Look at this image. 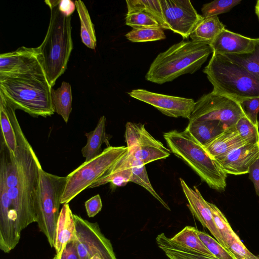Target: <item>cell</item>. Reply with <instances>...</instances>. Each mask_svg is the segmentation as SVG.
Here are the masks:
<instances>
[{
  "label": "cell",
  "mask_w": 259,
  "mask_h": 259,
  "mask_svg": "<svg viewBox=\"0 0 259 259\" xmlns=\"http://www.w3.org/2000/svg\"><path fill=\"white\" fill-rule=\"evenodd\" d=\"M74 2L80 22V34L82 42L88 48L95 49L97 45V38L89 11L82 1L78 0Z\"/></svg>",
  "instance_id": "obj_28"
},
{
  "label": "cell",
  "mask_w": 259,
  "mask_h": 259,
  "mask_svg": "<svg viewBox=\"0 0 259 259\" xmlns=\"http://www.w3.org/2000/svg\"><path fill=\"white\" fill-rule=\"evenodd\" d=\"M124 137L127 151L117 162L120 170L145 165L155 160L165 159L170 155V150L155 139L140 123L127 122Z\"/></svg>",
  "instance_id": "obj_8"
},
{
  "label": "cell",
  "mask_w": 259,
  "mask_h": 259,
  "mask_svg": "<svg viewBox=\"0 0 259 259\" xmlns=\"http://www.w3.org/2000/svg\"><path fill=\"white\" fill-rule=\"evenodd\" d=\"M255 38L223 29L210 44L212 53L225 55L240 54L253 51Z\"/></svg>",
  "instance_id": "obj_17"
},
{
  "label": "cell",
  "mask_w": 259,
  "mask_h": 259,
  "mask_svg": "<svg viewBox=\"0 0 259 259\" xmlns=\"http://www.w3.org/2000/svg\"><path fill=\"white\" fill-rule=\"evenodd\" d=\"M52 89L44 67L0 78V91L16 109L35 117H46L54 114Z\"/></svg>",
  "instance_id": "obj_2"
},
{
  "label": "cell",
  "mask_w": 259,
  "mask_h": 259,
  "mask_svg": "<svg viewBox=\"0 0 259 259\" xmlns=\"http://www.w3.org/2000/svg\"><path fill=\"white\" fill-rule=\"evenodd\" d=\"M213 86L212 91L240 103L259 98V78L223 55L212 53L203 70Z\"/></svg>",
  "instance_id": "obj_6"
},
{
  "label": "cell",
  "mask_w": 259,
  "mask_h": 259,
  "mask_svg": "<svg viewBox=\"0 0 259 259\" xmlns=\"http://www.w3.org/2000/svg\"><path fill=\"white\" fill-rule=\"evenodd\" d=\"M163 138L170 152L190 166L210 188L225 190L227 175L188 131H170L164 133Z\"/></svg>",
  "instance_id": "obj_5"
},
{
  "label": "cell",
  "mask_w": 259,
  "mask_h": 259,
  "mask_svg": "<svg viewBox=\"0 0 259 259\" xmlns=\"http://www.w3.org/2000/svg\"><path fill=\"white\" fill-rule=\"evenodd\" d=\"M247 144L238 134L235 124L227 127L206 145L205 150L214 159Z\"/></svg>",
  "instance_id": "obj_19"
},
{
  "label": "cell",
  "mask_w": 259,
  "mask_h": 259,
  "mask_svg": "<svg viewBox=\"0 0 259 259\" xmlns=\"http://www.w3.org/2000/svg\"><path fill=\"white\" fill-rule=\"evenodd\" d=\"M106 179L116 177L118 179L123 186L128 182H132L144 187L166 209L170 210L168 204L161 198L154 189L150 183L145 165L134 166L113 175L103 176Z\"/></svg>",
  "instance_id": "obj_21"
},
{
  "label": "cell",
  "mask_w": 259,
  "mask_h": 259,
  "mask_svg": "<svg viewBox=\"0 0 259 259\" xmlns=\"http://www.w3.org/2000/svg\"><path fill=\"white\" fill-rule=\"evenodd\" d=\"M16 110L0 91L1 141L14 154L18 147L17 134L21 130L15 113Z\"/></svg>",
  "instance_id": "obj_18"
},
{
  "label": "cell",
  "mask_w": 259,
  "mask_h": 259,
  "mask_svg": "<svg viewBox=\"0 0 259 259\" xmlns=\"http://www.w3.org/2000/svg\"><path fill=\"white\" fill-rule=\"evenodd\" d=\"M125 36L128 40L134 42L153 41L166 38L163 29L159 27L133 28Z\"/></svg>",
  "instance_id": "obj_32"
},
{
  "label": "cell",
  "mask_w": 259,
  "mask_h": 259,
  "mask_svg": "<svg viewBox=\"0 0 259 259\" xmlns=\"http://www.w3.org/2000/svg\"><path fill=\"white\" fill-rule=\"evenodd\" d=\"M165 21L170 30L184 39L190 36L203 19L189 0H160Z\"/></svg>",
  "instance_id": "obj_12"
},
{
  "label": "cell",
  "mask_w": 259,
  "mask_h": 259,
  "mask_svg": "<svg viewBox=\"0 0 259 259\" xmlns=\"http://www.w3.org/2000/svg\"><path fill=\"white\" fill-rule=\"evenodd\" d=\"M132 98L150 104L163 114L172 117L190 119L195 102L192 99L161 94L144 89L129 92Z\"/></svg>",
  "instance_id": "obj_13"
},
{
  "label": "cell",
  "mask_w": 259,
  "mask_h": 259,
  "mask_svg": "<svg viewBox=\"0 0 259 259\" xmlns=\"http://www.w3.org/2000/svg\"><path fill=\"white\" fill-rule=\"evenodd\" d=\"M258 145H259V143H258Z\"/></svg>",
  "instance_id": "obj_47"
},
{
  "label": "cell",
  "mask_w": 259,
  "mask_h": 259,
  "mask_svg": "<svg viewBox=\"0 0 259 259\" xmlns=\"http://www.w3.org/2000/svg\"><path fill=\"white\" fill-rule=\"evenodd\" d=\"M85 207L88 216L93 218L102 209V202L99 194H97L85 202Z\"/></svg>",
  "instance_id": "obj_39"
},
{
  "label": "cell",
  "mask_w": 259,
  "mask_h": 259,
  "mask_svg": "<svg viewBox=\"0 0 259 259\" xmlns=\"http://www.w3.org/2000/svg\"><path fill=\"white\" fill-rule=\"evenodd\" d=\"M59 259H80L75 240L68 242L59 253Z\"/></svg>",
  "instance_id": "obj_40"
},
{
  "label": "cell",
  "mask_w": 259,
  "mask_h": 259,
  "mask_svg": "<svg viewBox=\"0 0 259 259\" xmlns=\"http://www.w3.org/2000/svg\"><path fill=\"white\" fill-rule=\"evenodd\" d=\"M43 67L39 49L21 47L0 55V78L25 73Z\"/></svg>",
  "instance_id": "obj_14"
},
{
  "label": "cell",
  "mask_w": 259,
  "mask_h": 259,
  "mask_svg": "<svg viewBox=\"0 0 259 259\" xmlns=\"http://www.w3.org/2000/svg\"><path fill=\"white\" fill-rule=\"evenodd\" d=\"M76 231L75 240L80 259H117L110 241L102 233L97 223L73 214Z\"/></svg>",
  "instance_id": "obj_11"
},
{
  "label": "cell",
  "mask_w": 259,
  "mask_h": 259,
  "mask_svg": "<svg viewBox=\"0 0 259 259\" xmlns=\"http://www.w3.org/2000/svg\"><path fill=\"white\" fill-rule=\"evenodd\" d=\"M249 178L253 183L256 194L259 196V158L251 165Z\"/></svg>",
  "instance_id": "obj_41"
},
{
  "label": "cell",
  "mask_w": 259,
  "mask_h": 259,
  "mask_svg": "<svg viewBox=\"0 0 259 259\" xmlns=\"http://www.w3.org/2000/svg\"><path fill=\"white\" fill-rule=\"evenodd\" d=\"M59 2L45 1L50 9V20L46 36L38 47L43 67L52 87L66 70L73 49L71 17L60 11Z\"/></svg>",
  "instance_id": "obj_3"
},
{
  "label": "cell",
  "mask_w": 259,
  "mask_h": 259,
  "mask_svg": "<svg viewBox=\"0 0 259 259\" xmlns=\"http://www.w3.org/2000/svg\"><path fill=\"white\" fill-rule=\"evenodd\" d=\"M227 248L237 259H259V255L256 256L250 252L240 238L229 242Z\"/></svg>",
  "instance_id": "obj_38"
},
{
  "label": "cell",
  "mask_w": 259,
  "mask_h": 259,
  "mask_svg": "<svg viewBox=\"0 0 259 259\" xmlns=\"http://www.w3.org/2000/svg\"><path fill=\"white\" fill-rule=\"evenodd\" d=\"M255 14L258 18V19L259 20V0L257 1L256 3V5L255 6Z\"/></svg>",
  "instance_id": "obj_44"
},
{
  "label": "cell",
  "mask_w": 259,
  "mask_h": 259,
  "mask_svg": "<svg viewBox=\"0 0 259 259\" xmlns=\"http://www.w3.org/2000/svg\"><path fill=\"white\" fill-rule=\"evenodd\" d=\"M52 259H59V255L56 254Z\"/></svg>",
  "instance_id": "obj_45"
},
{
  "label": "cell",
  "mask_w": 259,
  "mask_h": 259,
  "mask_svg": "<svg viewBox=\"0 0 259 259\" xmlns=\"http://www.w3.org/2000/svg\"><path fill=\"white\" fill-rule=\"evenodd\" d=\"M211 53L212 50L208 45L182 40L157 56L145 78L149 81L162 84L182 75L194 73Z\"/></svg>",
  "instance_id": "obj_4"
},
{
  "label": "cell",
  "mask_w": 259,
  "mask_h": 259,
  "mask_svg": "<svg viewBox=\"0 0 259 259\" xmlns=\"http://www.w3.org/2000/svg\"><path fill=\"white\" fill-rule=\"evenodd\" d=\"M91 259H101V258L97 256H94Z\"/></svg>",
  "instance_id": "obj_46"
},
{
  "label": "cell",
  "mask_w": 259,
  "mask_h": 259,
  "mask_svg": "<svg viewBox=\"0 0 259 259\" xmlns=\"http://www.w3.org/2000/svg\"><path fill=\"white\" fill-rule=\"evenodd\" d=\"M198 236L208 250L219 259H237L215 239L204 232L197 231Z\"/></svg>",
  "instance_id": "obj_35"
},
{
  "label": "cell",
  "mask_w": 259,
  "mask_h": 259,
  "mask_svg": "<svg viewBox=\"0 0 259 259\" xmlns=\"http://www.w3.org/2000/svg\"><path fill=\"white\" fill-rule=\"evenodd\" d=\"M208 204L215 226L227 247V245L229 242L238 239L239 237L233 230L227 218L220 209L212 203L208 202Z\"/></svg>",
  "instance_id": "obj_31"
},
{
  "label": "cell",
  "mask_w": 259,
  "mask_h": 259,
  "mask_svg": "<svg viewBox=\"0 0 259 259\" xmlns=\"http://www.w3.org/2000/svg\"><path fill=\"white\" fill-rule=\"evenodd\" d=\"M156 243L160 249H165L186 259H219L187 249L171 242L164 233L158 235Z\"/></svg>",
  "instance_id": "obj_30"
},
{
  "label": "cell",
  "mask_w": 259,
  "mask_h": 259,
  "mask_svg": "<svg viewBox=\"0 0 259 259\" xmlns=\"http://www.w3.org/2000/svg\"><path fill=\"white\" fill-rule=\"evenodd\" d=\"M227 127L225 124L217 120L189 121L185 130L203 146Z\"/></svg>",
  "instance_id": "obj_23"
},
{
  "label": "cell",
  "mask_w": 259,
  "mask_h": 259,
  "mask_svg": "<svg viewBox=\"0 0 259 259\" xmlns=\"http://www.w3.org/2000/svg\"><path fill=\"white\" fill-rule=\"evenodd\" d=\"M125 24L133 28L160 27L155 19L142 12L127 13L125 17Z\"/></svg>",
  "instance_id": "obj_36"
},
{
  "label": "cell",
  "mask_w": 259,
  "mask_h": 259,
  "mask_svg": "<svg viewBox=\"0 0 259 259\" xmlns=\"http://www.w3.org/2000/svg\"><path fill=\"white\" fill-rule=\"evenodd\" d=\"M241 2V0H216L205 4L201 8L202 16L204 18L218 16L229 12Z\"/></svg>",
  "instance_id": "obj_34"
},
{
  "label": "cell",
  "mask_w": 259,
  "mask_h": 259,
  "mask_svg": "<svg viewBox=\"0 0 259 259\" xmlns=\"http://www.w3.org/2000/svg\"><path fill=\"white\" fill-rule=\"evenodd\" d=\"M16 153L19 160L17 183L6 189L8 204L0 208V248L11 251L18 244L22 231L37 222L36 211L42 168L26 137L18 141Z\"/></svg>",
  "instance_id": "obj_1"
},
{
  "label": "cell",
  "mask_w": 259,
  "mask_h": 259,
  "mask_svg": "<svg viewBox=\"0 0 259 259\" xmlns=\"http://www.w3.org/2000/svg\"><path fill=\"white\" fill-rule=\"evenodd\" d=\"M223 56L244 68L253 76L259 78V38H255L254 49L251 52Z\"/></svg>",
  "instance_id": "obj_29"
},
{
  "label": "cell",
  "mask_w": 259,
  "mask_h": 259,
  "mask_svg": "<svg viewBox=\"0 0 259 259\" xmlns=\"http://www.w3.org/2000/svg\"><path fill=\"white\" fill-rule=\"evenodd\" d=\"M235 126L240 136L247 144H258V126L253 124L246 116L239 119Z\"/></svg>",
  "instance_id": "obj_33"
},
{
  "label": "cell",
  "mask_w": 259,
  "mask_h": 259,
  "mask_svg": "<svg viewBox=\"0 0 259 259\" xmlns=\"http://www.w3.org/2000/svg\"><path fill=\"white\" fill-rule=\"evenodd\" d=\"M126 146H108L88 162H84L66 176L61 204L69 203L78 194L102 177L127 152Z\"/></svg>",
  "instance_id": "obj_9"
},
{
  "label": "cell",
  "mask_w": 259,
  "mask_h": 259,
  "mask_svg": "<svg viewBox=\"0 0 259 259\" xmlns=\"http://www.w3.org/2000/svg\"><path fill=\"white\" fill-rule=\"evenodd\" d=\"M225 28L218 16L204 18L194 28L190 37L192 41L210 45Z\"/></svg>",
  "instance_id": "obj_24"
},
{
  "label": "cell",
  "mask_w": 259,
  "mask_h": 259,
  "mask_svg": "<svg viewBox=\"0 0 259 259\" xmlns=\"http://www.w3.org/2000/svg\"><path fill=\"white\" fill-rule=\"evenodd\" d=\"M73 214L69 203L64 204L60 211L56 229L54 247L56 254H59L68 242L76 239Z\"/></svg>",
  "instance_id": "obj_20"
},
{
  "label": "cell",
  "mask_w": 259,
  "mask_h": 259,
  "mask_svg": "<svg viewBox=\"0 0 259 259\" xmlns=\"http://www.w3.org/2000/svg\"><path fill=\"white\" fill-rule=\"evenodd\" d=\"M259 158V145L246 144L214 160L227 174L248 173L251 165Z\"/></svg>",
  "instance_id": "obj_16"
},
{
  "label": "cell",
  "mask_w": 259,
  "mask_h": 259,
  "mask_svg": "<svg viewBox=\"0 0 259 259\" xmlns=\"http://www.w3.org/2000/svg\"><path fill=\"white\" fill-rule=\"evenodd\" d=\"M127 13L142 12L155 19L162 29H169L166 23L160 0L126 1Z\"/></svg>",
  "instance_id": "obj_27"
},
{
  "label": "cell",
  "mask_w": 259,
  "mask_h": 259,
  "mask_svg": "<svg viewBox=\"0 0 259 259\" xmlns=\"http://www.w3.org/2000/svg\"><path fill=\"white\" fill-rule=\"evenodd\" d=\"M180 181L183 192L188 202V207L192 214L204 227L209 231L219 243L228 249L215 226L208 202L204 199L196 186L193 188L190 187L182 178L180 179Z\"/></svg>",
  "instance_id": "obj_15"
},
{
  "label": "cell",
  "mask_w": 259,
  "mask_h": 259,
  "mask_svg": "<svg viewBox=\"0 0 259 259\" xmlns=\"http://www.w3.org/2000/svg\"><path fill=\"white\" fill-rule=\"evenodd\" d=\"M66 182V176L54 175L46 172L42 168L40 170L36 207V223L51 247H54L61 198Z\"/></svg>",
  "instance_id": "obj_7"
},
{
  "label": "cell",
  "mask_w": 259,
  "mask_h": 259,
  "mask_svg": "<svg viewBox=\"0 0 259 259\" xmlns=\"http://www.w3.org/2000/svg\"><path fill=\"white\" fill-rule=\"evenodd\" d=\"M162 250L164 251L165 255L169 258V259H186L184 257H182L169 250H168L165 249H162Z\"/></svg>",
  "instance_id": "obj_43"
},
{
  "label": "cell",
  "mask_w": 259,
  "mask_h": 259,
  "mask_svg": "<svg viewBox=\"0 0 259 259\" xmlns=\"http://www.w3.org/2000/svg\"><path fill=\"white\" fill-rule=\"evenodd\" d=\"M71 87L68 82L63 81L59 88L52 89L51 102L55 112L61 116L67 123L72 110Z\"/></svg>",
  "instance_id": "obj_26"
},
{
  "label": "cell",
  "mask_w": 259,
  "mask_h": 259,
  "mask_svg": "<svg viewBox=\"0 0 259 259\" xmlns=\"http://www.w3.org/2000/svg\"><path fill=\"white\" fill-rule=\"evenodd\" d=\"M244 116L246 115L239 102L212 91L195 102L189 121L217 120L228 127L235 124Z\"/></svg>",
  "instance_id": "obj_10"
},
{
  "label": "cell",
  "mask_w": 259,
  "mask_h": 259,
  "mask_svg": "<svg viewBox=\"0 0 259 259\" xmlns=\"http://www.w3.org/2000/svg\"><path fill=\"white\" fill-rule=\"evenodd\" d=\"M106 125V118L104 115L102 116L95 128L85 134L87 143L81 151L83 157L85 158L84 162H88L99 155L102 152L101 149L103 144L108 143Z\"/></svg>",
  "instance_id": "obj_22"
},
{
  "label": "cell",
  "mask_w": 259,
  "mask_h": 259,
  "mask_svg": "<svg viewBox=\"0 0 259 259\" xmlns=\"http://www.w3.org/2000/svg\"><path fill=\"white\" fill-rule=\"evenodd\" d=\"M240 103L246 116L253 124L258 126L257 114L259 112V98L246 99Z\"/></svg>",
  "instance_id": "obj_37"
},
{
  "label": "cell",
  "mask_w": 259,
  "mask_h": 259,
  "mask_svg": "<svg viewBox=\"0 0 259 259\" xmlns=\"http://www.w3.org/2000/svg\"><path fill=\"white\" fill-rule=\"evenodd\" d=\"M197 231L195 227L187 226L169 239L173 243L187 249L215 257L201 240Z\"/></svg>",
  "instance_id": "obj_25"
},
{
  "label": "cell",
  "mask_w": 259,
  "mask_h": 259,
  "mask_svg": "<svg viewBox=\"0 0 259 259\" xmlns=\"http://www.w3.org/2000/svg\"><path fill=\"white\" fill-rule=\"evenodd\" d=\"M60 11L67 17H70L76 9L75 2L71 0H61L58 4Z\"/></svg>",
  "instance_id": "obj_42"
}]
</instances>
